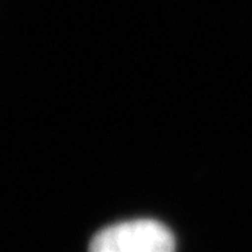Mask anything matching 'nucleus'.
<instances>
[{
    "mask_svg": "<svg viewBox=\"0 0 252 252\" xmlns=\"http://www.w3.org/2000/svg\"><path fill=\"white\" fill-rule=\"evenodd\" d=\"M90 252H175V237L163 223L149 219L120 222L99 231Z\"/></svg>",
    "mask_w": 252,
    "mask_h": 252,
    "instance_id": "1",
    "label": "nucleus"
}]
</instances>
